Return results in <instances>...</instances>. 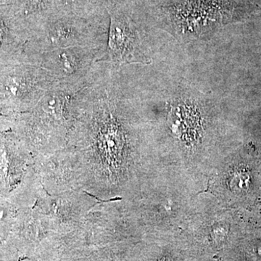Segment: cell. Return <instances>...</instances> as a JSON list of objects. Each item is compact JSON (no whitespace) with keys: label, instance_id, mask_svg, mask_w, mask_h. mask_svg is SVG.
I'll list each match as a JSON object with an SVG mask.
<instances>
[{"label":"cell","instance_id":"1","mask_svg":"<svg viewBox=\"0 0 261 261\" xmlns=\"http://www.w3.org/2000/svg\"><path fill=\"white\" fill-rule=\"evenodd\" d=\"M117 68L108 61L94 63L75 94L76 117L65 147L81 188L99 202L110 201L112 187L128 173L135 142Z\"/></svg>","mask_w":261,"mask_h":261},{"label":"cell","instance_id":"4","mask_svg":"<svg viewBox=\"0 0 261 261\" xmlns=\"http://www.w3.org/2000/svg\"><path fill=\"white\" fill-rule=\"evenodd\" d=\"M11 126L0 128V197L20 208L37 181L35 156Z\"/></svg>","mask_w":261,"mask_h":261},{"label":"cell","instance_id":"8","mask_svg":"<svg viewBox=\"0 0 261 261\" xmlns=\"http://www.w3.org/2000/svg\"><path fill=\"white\" fill-rule=\"evenodd\" d=\"M30 28L21 20L0 13V68L25 63Z\"/></svg>","mask_w":261,"mask_h":261},{"label":"cell","instance_id":"10","mask_svg":"<svg viewBox=\"0 0 261 261\" xmlns=\"http://www.w3.org/2000/svg\"><path fill=\"white\" fill-rule=\"evenodd\" d=\"M8 116L0 117V128L4 125L5 122L6 121L7 118Z\"/></svg>","mask_w":261,"mask_h":261},{"label":"cell","instance_id":"6","mask_svg":"<svg viewBox=\"0 0 261 261\" xmlns=\"http://www.w3.org/2000/svg\"><path fill=\"white\" fill-rule=\"evenodd\" d=\"M99 49L83 47L61 48L33 57L29 63L47 70L58 83L85 84L96 62L100 61Z\"/></svg>","mask_w":261,"mask_h":261},{"label":"cell","instance_id":"2","mask_svg":"<svg viewBox=\"0 0 261 261\" xmlns=\"http://www.w3.org/2000/svg\"><path fill=\"white\" fill-rule=\"evenodd\" d=\"M84 85L56 82L32 111L13 116L12 129L35 157L65 148L76 117L75 94Z\"/></svg>","mask_w":261,"mask_h":261},{"label":"cell","instance_id":"9","mask_svg":"<svg viewBox=\"0 0 261 261\" xmlns=\"http://www.w3.org/2000/svg\"><path fill=\"white\" fill-rule=\"evenodd\" d=\"M18 214L17 207L0 197V243H4L10 238Z\"/></svg>","mask_w":261,"mask_h":261},{"label":"cell","instance_id":"7","mask_svg":"<svg viewBox=\"0 0 261 261\" xmlns=\"http://www.w3.org/2000/svg\"><path fill=\"white\" fill-rule=\"evenodd\" d=\"M149 51L146 39L129 18L118 13H111L107 47L100 61L119 66L149 64L151 62Z\"/></svg>","mask_w":261,"mask_h":261},{"label":"cell","instance_id":"5","mask_svg":"<svg viewBox=\"0 0 261 261\" xmlns=\"http://www.w3.org/2000/svg\"><path fill=\"white\" fill-rule=\"evenodd\" d=\"M56 81L50 73L31 63L0 68V117L32 111Z\"/></svg>","mask_w":261,"mask_h":261},{"label":"cell","instance_id":"3","mask_svg":"<svg viewBox=\"0 0 261 261\" xmlns=\"http://www.w3.org/2000/svg\"><path fill=\"white\" fill-rule=\"evenodd\" d=\"M108 34L102 25H94L75 16L39 21L30 29L25 50V63H29V60L37 55L71 47L99 49L103 57L107 47Z\"/></svg>","mask_w":261,"mask_h":261}]
</instances>
